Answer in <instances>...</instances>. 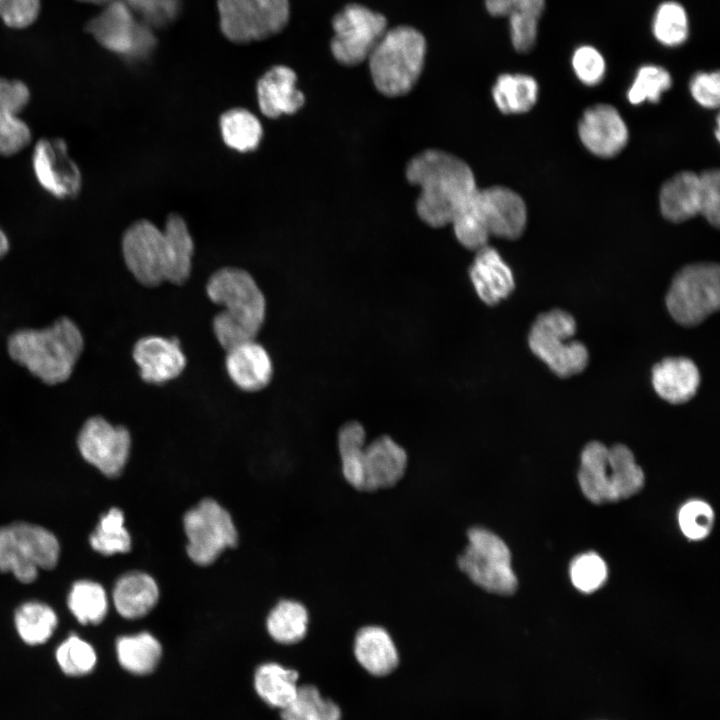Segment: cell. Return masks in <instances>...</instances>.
I'll return each mask as SVG.
<instances>
[{"label": "cell", "instance_id": "cell-1", "mask_svg": "<svg viewBox=\"0 0 720 720\" xmlns=\"http://www.w3.org/2000/svg\"><path fill=\"white\" fill-rule=\"evenodd\" d=\"M193 239L185 220L176 213L167 217L165 228L141 219L122 237L125 264L135 279L148 287L165 281L181 285L191 273Z\"/></svg>", "mask_w": 720, "mask_h": 720}, {"label": "cell", "instance_id": "cell-2", "mask_svg": "<svg viewBox=\"0 0 720 720\" xmlns=\"http://www.w3.org/2000/svg\"><path fill=\"white\" fill-rule=\"evenodd\" d=\"M406 177L421 188L419 217L436 228L452 224L478 189L466 162L435 149L416 155L407 165Z\"/></svg>", "mask_w": 720, "mask_h": 720}, {"label": "cell", "instance_id": "cell-3", "mask_svg": "<svg viewBox=\"0 0 720 720\" xmlns=\"http://www.w3.org/2000/svg\"><path fill=\"white\" fill-rule=\"evenodd\" d=\"M206 291L212 302L224 307L213 320L219 344L228 350L255 340L265 320L266 302L254 278L240 268H221L209 278Z\"/></svg>", "mask_w": 720, "mask_h": 720}, {"label": "cell", "instance_id": "cell-4", "mask_svg": "<svg viewBox=\"0 0 720 720\" xmlns=\"http://www.w3.org/2000/svg\"><path fill=\"white\" fill-rule=\"evenodd\" d=\"M83 347L82 333L68 317L42 330H17L7 342L10 357L48 385L69 379Z\"/></svg>", "mask_w": 720, "mask_h": 720}, {"label": "cell", "instance_id": "cell-5", "mask_svg": "<svg viewBox=\"0 0 720 720\" xmlns=\"http://www.w3.org/2000/svg\"><path fill=\"white\" fill-rule=\"evenodd\" d=\"M527 209L519 194L504 186L477 189L452 222L457 240L467 249L488 245L491 236L514 240L526 227Z\"/></svg>", "mask_w": 720, "mask_h": 720}, {"label": "cell", "instance_id": "cell-6", "mask_svg": "<svg viewBox=\"0 0 720 720\" xmlns=\"http://www.w3.org/2000/svg\"><path fill=\"white\" fill-rule=\"evenodd\" d=\"M578 479L584 495L597 504L631 497L644 484L643 471L628 447H607L597 441L584 447Z\"/></svg>", "mask_w": 720, "mask_h": 720}, {"label": "cell", "instance_id": "cell-7", "mask_svg": "<svg viewBox=\"0 0 720 720\" xmlns=\"http://www.w3.org/2000/svg\"><path fill=\"white\" fill-rule=\"evenodd\" d=\"M426 40L415 28L388 29L368 57L372 81L388 97L402 96L416 84L425 60Z\"/></svg>", "mask_w": 720, "mask_h": 720}, {"label": "cell", "instance_id": "cell-8", "mask_svg": "<svg viewBox=\"0 0 720 720\" xmlns=\"http://www.w3.org/2000/svg\"><path fill=\"white\" fill-rule=\"evenodd\" d=\"M466 536L467 544L457 557L459 570L486 592L500 596L512 595L518 581L512 569L507 544L481 526L469 528Z\"/></svg>", "mask_w": 720, "mask_h": 720}, {"label": "cell", "instance_id": "cell-9", "mask_svg": "<svg viewBox=\"0 0 720 720\" xmlns=\"http://www.w3.org/2000/svg\"><path fill=\"white\" fill-rule=\"evenodd\" d=\"M60 546L49 530L26 522L0 527V572H11L20 582L31 583L38 569L57 565Z\"/></svg>", "mask_w": 720, "mask_h": 720}, {"label": "cell", "instance_id": "cell-10", "mask_svg": "<svg viewBox=\"0 0 720 720\" xmlns=\"http://www.w3.org/2000/svg\"><path fill=\"white\" fill-rule=\"evenodd\" d=\"M576 322L571 314L553 309L540 314L528 336L531 351L559 377H570L585 369L589 354L585 345L572 337Z\"/></svg>", "mask_w": 720, "mask_h": 720}, {"label": "cell", "instance_id": "cell-11", "mask_svg": "<svg viewBox=\"0 0 720 720\" xmlns=\"http://www.w3.org/2000/svg\"><path fill=\"white\" fill-rule=\"evenodd\" d=\"M720 269L715 263L686 265L674 276L666 295L672 318L683 326H695L718 310Z\"/></svg>", "mask_w": 720, "mask_h": 720}, {"label": "cell", "instance_id": "cell-12", "mask_svg": "<svg viewBox=\"0 0 720 720\" xmlns=\"http://www.w3.org/2000/svg\"><path fill=\"white\" fill-rule=\"evenodd\" d=\"M220 28L238 44L264 40L288 23V0H217Z\"/></svg>", "mask_w": 720, "mask_h": 720}, {"label": "cell", "instance_id": "cell-13", "mask_svg": "<svg viewBox=\"0 0 720 720\" xmlns=\"http://www.w3.org/2000/svg\"><path fill=\"white\" fill-rule=\"evenodd\" d=\"M189 558L196 564L213 563L227 548L237 545L238 533L232 517L213 499L206 498L183 518Z\"/></svg>", "mask_w": 720, "mask_h": 720}, {"label": "cell", "instance_id": "cell-14", "mask_svg": "<svg viewBox=\"0 0 720 720\" xmlns=\"http://www.w3.org/2000/svg\"><path fill=\"white\" fill-rule=\"evenodd\" d=\"M332 27L331 52L339 63L347 66L367 60L388 30L385 16L355 3L346 5L334 16Z\"/></svg>", "mask_w": 720, "mask_h": 720}, {"label": "cell", "instance_id": "cell-15", "mask_svg": "<svg viewBox=\"0 0 720 720\" xmlns=\"http://www.w3.org/2000/svg\"><path fill=\"white\" fill-rule=\"evenodd\" d=\"M82 457L109 478L118 477L128 460L131 437L120 425L114 426L100 416L86 420L77 437Z\"/></svg>", "mask_w": 720, "mask_h": 720}, {"label": "cell", "instance_id": "cell-16", "mask_svg": "<svg viewBox=\"0 0 720 720\" xmlns=\"http://www.w3.org/2000/svg\"><path fill=\"white\" fill-rule=\"evenodd\" d=\"M34 175L40 186L57 199L76 197L81 191L82 175L69 157L62 138L40 139L32 155Z\"/></svg>", "mask_w": 720, "mask_h": 720}, {"label": "cell", "instance_id": "cell-17", "mask_svg": "<svg viewBox=\"0 0 720 720\" xmlns=\"http://www.w3.org/2000/svg\"><path fill=\"white\" fill-rule=\"evenodd\" d=\"M86 30L104 48L123 56H136L149 48L150 38L122 0L107 2L105 9L87 23Z\"/></svg>", "mask_w": 720, "mask_h": 720}, {"label": "cell", "instance_id": "cell-18", "mask_svg": "<svg viewBox=\"0 0 720 720\" xmlns=\"http://www.w3.org/2000/svg\"><path fill=\"white\" fill-rule=\"evenodd\" d=\"M578 135L589 152L611 158L626 146L628 128L615 107L601 103L584 111L578 123Z\"/></svg>", "mask_w": 720, "mask_h": 720}, {"label": "cell", "instance_id": "cell-19", "mask_svg": "<svg viewBox=\"0 0 720 720\" xmlns=\"http://www.w3.org/2000/svg\"><path fill=\"white\" fill-rule=\"evenodd\" d=\"M408 464L405 449L383 435L365 446L362 457L360 492H374L395 486L404 476Z\"/></svg>", "mask_w": 720, "mask_h": 720}, {"label": "cell", "instance_id": "cell-20", "mask_svg": "<svg viewBox=\"0 0 720 720\" xmlns=\"http://www.w3.org/2000/svg\"><path fill=\"white\" fill-rule=\"evenodd\" d=\"M133 359L141 378L151 384H163L178 377L186 366V357L176 338L147 336L133 348Z\"/></svg>", "mask_w": 720, "mask_h": 720}, {"label": "cell", "instance_id": "cell-21", "mask_svg": "<svg viewBox=\"0 0 720 720\" xmlns=\"http://www.w3.org/2000/svg\"><path fill=\"white\" fill-rule=\"evenodd\" d=\"M30 90L20 80L0 77V155L12 156L31 142L29 126L18 114L29 103Z\"/></svg>", "mask_w": 720, "mask_h": 720}, {"label": "cell", "instance_id": "cell-22", "mask_svg": "<svg viewBox=\"0 0 720 720\" xmlns=\"http://www.w3.org/2000/svg\"><path fill=\"white\" fill-rule=\"evenodd\" d=\"M295 72L285 65H275L258 80L256 86L259 108L266 117L278 118L296 113L305 102L304 94L296 87Z\"/></svg>", "mask_w": 720, "mask_h": 720}, {"label": "cell", "instance_id": "cell-23", "mask_svg": "<svg viewBox=\"0 0 720 720\" xmlns=\"http://www.w3.org/2000/svg\"><path fill=\"white\" fill-rule=\"evenodd\" d=\"M226 351V371L238 388L246 392H256L269 384L273 365L262 345L250 340Z\"/></svg>", "mask_w": 720, "mask_h": 720}, {"label": "cell", "instance_id": "cell-24", "mask_svg": "<svg viewBox=\"0 0 720 720\" xmlns=\"http://www.w3.org/2000/svg\"><path fill=\"white\" fill-rule=\"evenodd\" d=\"M469 275L478 297L487 305L498 304L515 287L512 270L498 251L488 245L476 250Z\"/></svg>", "mask_w": 720, "mask_h": 720}, {"label": "cell", "instance_id": "cell-25", "mask_svg": "<svg viewBox=\"0 0 720 720\" xmlns=\"http://www.w3.org/2000/svg\"><path fill=\"white\" fill-rule=\"evenodd\" d=\"M700 373L695 363L685 357L663 359L652 369V385L667 402L681 404L697 392Z\"/></svg>", "mask_w": 720, "mask_h": 720}, {"label": "cell", "instance_id": "cell-26", "mask_svg": "<svg viewBox=\"0 0 720 720\" xmlns=\"http://www.w3.org/2000/svg\"><path fill=\"white\" fill-rule=\"evenodd\" d=\"M700 176L682 171L665 181L659 193L662 216L670 222H684L700 214Z\"/></svg>", "mask_w": 720, "mask_h": 720}, {"label": "cell", "instance_id": "cell-27", "mask_svg": "<svg viewBox=\"0 0 720 720\" xmlns=\"http://www.w3.org/2000/svg\"><path fill=\"white\" fill-rule=\"evenodd\" d=\"M354 654L359 664L375 676L391 673L399 663L391 636L380 626L369 625L358 630L354 640Z\"/></svg>", "mask_w": 720, "mask_h": 720}, {"label": "cell", "instance_id": "cell-28", "mask_svg": "<svg viewBox=\"0 0 720 720\" xmlns=\"http://www.w3.org/2000/svg\"><path fill=\"white\" fill-rule=\"evenodd\" d=\"M159 599L156 581L150 575L133 571L122 575L113 588V602L117 612L127 619L148 614Z\"/></svg>", "mask_w": 720, "mask_h": 720}, {"label": "cell", "instance_id": "cell-29", "mask_svg": "<svg viewBox=\"0 0 720 720\" xmlns=\"http://www.w3.org/2000/svg\"><path fill=\"white\" fill-rule=\"evenodd\" d=\"M539 86L535 78L527 74L500 75L492 88L497 108L504 114L528 112L537 102Z\"/></svg>", "mask_w": 720, "mask_h": 720}, {"label": "cell", "instance_id": "cell-30", "mask_svg": "<svg viewBox=\"0 0 720 720\" xmlns=\"http://www.w3.org/2000/svg\"><path fill=\"white\" fill-rule=\"evenodd\" d=\"M297 680V671L286 669L277 663H265L255 671L254 686L264 702L282 710L296 697Z\"/></svg>", "mask_w": 720, "mask_h": 720}, {"label": "cell", "instance_id": "cell-31", "mask_svg": "<svg viewBox=\"0 0 720 720\" xmlns=\"http://www.w3.org/2000/svg\"><path fill=\"white\" fill-rule=\"evenodd\" d=\"M116 654L120 665L130 673L146 675L157 667L162 647L148 632L121 636L116 640Z\"/></svg>", "mask_w": 720, "mask_h": 720}, {"label": "cell", "instance_id": "cell-32", "mask_svg": "<svg viewBox=\"0 0 720 720\" xmlns=\"http://www.w3.org/2000/svg\"><path fill=\"white\" fill-rule=\"evenodd\" d=\"M224 143L238 152H251L257 149L263 136L258 118L244 108H232L222 113L219 119Z\"/></svg>", "mask_w": 720, "mask_h": 720}, {"label": "cell", "instance_id": "cell-33", "mask_svg": "<svg viewBox=\"0 0 720 720\" xmlns=\"http://www.w3.org/2000/svg\"><path fill=\"white\" fill-rule=\"evenodd\" d=\"M266 625L275 641L281 644H294L306 635L308 612L299 602L282 600L269 613Z\"/></svg>", "mask_w": 720, "mask_h": 720}, {"label": "cell", "instance_id": "cell-34", "mask_svg": "<svg viewBox=\"0 0 720 720\" xmlns=\"http://www.w3.org/2000/svg\"><path fill=\"white\" fill-rule=\"evenodd\" d=\"M57 615L40 602H26L15 612V626L21 639L29 645L46 642L57 626Z\"/></svg>", "mask_w": 720, "mask_h": 720}, {"label": "cell", "instance_id": "cell-35", "mask_svg": "<svg viewBox=\"0 0 720 720\" xmlns=\"http://www.w3.org/2000/svg\"><path fill=\"white\" fill-rule=\"evenodd\" d=\"M652 34L666 47H678L689 37V18L685 7L674 0L662 2L652 19Z\"/></svg>", "mask_w": 720, "mask_h": 720}, {"label": "cell", "instance_id": "cell-36", "mask_svg": "<svg viewBox=\"0 0 720 720\" xmlns=\"http://www.w3.org/2000/svg\"><path fill=\"white\" fill-rule=\"evenodd\" d=\"M366 431L361 423H345L338 433V449L342 474L352 488L360 491L362 482V457L365 448Z\"/></svg>", "mask_w": 720, "mask_h": 720}, {"label": "cell", "instance_id": "cell-37", "mask_svg": "<svg viewBox=\"0 0 720 720\" xmlns=\"http://www.w3.org/2000/svg\"><path fill=\"white\" fill-rule=\"evenodd\" d=\"M67 604L82 624H99L108 610V599L104 588L89 580L75 582L69 592Z\"/></svg>", "mask_w": 720, "mask_h": 720}, {"label": "cell", "instance_id": "cell-38", "mask_svg": "<svg viewBox=\"0 0 720 720\" xmlns=\"http://www.w3.org/2000/svg\"><path fill=\"white\" fill-rule=\"evenodd\" d=\"M283 720H340L341 711L331 700L321 696L312 685L298 686L294 700L281 710Z\"/></svg>", "mask_w": 720, "mask_h": 720}, {"label": "cell", "instance_id": "cell-39", "mask_svg": "<svg viewBox=\"0 0 720 720\" xmlns=\"http://www.w3.org/2000/svg\"><path fill=\"white\" fill-rule=\"evenodd\" d=\"M91 547L103 554L126 553L131 549V537L124 526V514L111 508L103 515L95 531L90 535Z\"/></svg>", "mask_w": 720, "mask_h": 720}, {"label": "cell", "instance_id": "cell-40", "mask_svg": "<svg viewBox=\"0 0 720 720\" xmlns=\"http://www.w3.org/2000/svg\"><path fill=\"white\" fill-rule=\"evenodd\" d=\"M672 85V77L664 67L654 64L641 66L627 91V99L633 105L645 101L658 103L664 91Z\"/></svg>", "mask_w": 720, "mask_h": 720}, {"label": "cell", "instance_id": "cell-41", "mask_svg": "<svg viewBox=\"0 0 720 720\" xmlns=\"http://www.w3.org/2000/svg\"><path fill=\"white\" fill-rule=\"evenodd\" d=\"M56 660L65 674L82 676L94 669L97 656L88 642L76 635H70L58 646Z\"/></svg>", "mask_w": 720, "mask_h": 720}, {"label": "cell", "instance_id": "cell-42", "mask_svg": "<svg viewBox=\"0 0 720 720\" xmlns=\"http://www.w3.org/2000/svg\"><path fill=\"white\" fill-rule=\"evenodd\" d=\"M570 575L573 585L578 590L591 593L604 584L608 570L599 555L589 552L574 559L570 567Z\"/></svg>", "mask_w": 720, "mask_h": 720}, {"label": "cell", "instance_id": "cell-43", "mask_svg": "<svg viewBox=\"0 0 720 720\" xmlns=\"http://www.w3.org/2000/svg\"><path fill=\"white\" fill-rule=\"evenodd\" d=\"M678 520L679 526L686 537L692 540H700L710 533L714 513L707 503L693 500L681 507Z\"/></svg>", "mask_w": 720, "mask_h": 720}, {"label": "cell", "instance_id": "cell-44", "mask_svg": "<svg viewBox=\"0 0 720 720\" xmlns=\"http://www.w3.org/2000/svg\"><path fill=\"white\" fill-rule=\"evenodd\" d=\"M573 71L580 82L586 86L599 84L606 73V62L602 53L594 46H578L571 57Z\"/></svg>", "mask_w": 720, "mask_h": 720}, {"label": "cell", "instance_id": "cell-45", "mask_svg": "<svg viewBox=\"0 0 720 720\" xmlns=\"http://www.w3.org/2000/svg\"><path fill=\"white\" fill-rule=\"evenodd\" d=\"M701 183L700 214L714 227L720 223V173L718 169L699 174Z\"/></svg>", "mask_w": 720, "mask_h": 720}, {"label": "cell", "instance_id": "cell-46", "mask_svg": "<svg viewBox=\"0 0 720 720\" xmlns=\"http://www.w3.org/2000/svg\"><path fill=\"white\" fill-rule=\"evenodd\" d=\"M40 0H0V18L11 27L22 29L38 17Z\"/></svg>", "mask_w": 720, "mask_h": 720}, {"label": "cell", "instance_id": "cell-47", "mask_svg": "<svg viewBox=\"0 0 720 720\" xmlns=\"http://www.w3.org/2000/svg\"><path fill=\"white\" fill-rule=\"evenodd\" d=\"M511 42L519 53H527L536 44L539 18L528 14H511L508 17Z\"/></svg>", "mask_w": 720, "mask_h": 720}, {"label": "cell", "instance_id": "cell-48", "mask_svg": "<svg viewBox=\"0 0 720 720\" xmlns=\"http://www.w3.org/2000/svg\"><path fill=\"white\" fill-rule=\"evenodd\" d=\"M689 90L693 99L702 107L717 108L720 102L719 71L695 73L690 80Z\"/></svg>", "mask_w": 720, "mask_h": 720}, {"label": "cell", "instance_id": "cell-49", "mask_svg": "<svg viewBox=\"0 0 720 720\" xmlns=\"http://www.w3.org/2000/svg\"><path fill=\"white\" fill-rule=\"evenodd\" d=\"M488 13L494 17L511 14H528L540 19L545 10V0H484Z\"/></svg>", "mask_w": 720, "mask_h": 720}, {"label": "cell", "instance_id": "cell-50", "mask_svg": "<svg viewBox=\"0 0 720 720\" xmlns=\"http://www.w3.org/2000/svg\"><path fill=\"white\" fill-rule=\"evenodd\" d=\"M9 240L5 232L0 228V259L9 251Z\"/></svg>", "mask_w": 720, "mask_h": 720}, {"label": "cell", "instance_id": "cell-51", "mask_svg": "<svg viewBox=\"0 0 720 720\" xmlns=\"http://www.w3.org/2000/svg\"><path fill=\"white\" fill-rule=\"evenodd\" d=\"M78 1L89 2V3H94V4H106L110 0H78Z\"/></svg>", "mask_w": 720, "mask_h": 720}]
</instances>
